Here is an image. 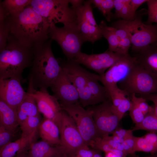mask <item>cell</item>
I'll return each instance as SVG.
<instances>
[{
  "mask_svg": "<svg viewBox=\"0 0 157 157\" xmlns=\"http://www.w3.org/2000/svg\"><path fill=\"white\" fill-rule=\"evenodd\" d=\"M148 18L146 24L157 23V0H147Z\"/></svg>",
  "mask_w": 157,
  "mask_h": 157,
  "instance_id": "obj_38",
  "label": "cell"
},
{
  "mask_svg": "<svg viewBox=\"0 0 157 157\" xmlns=\"http://www.w3.org/2000/svg\"><path fill=\"white\" fill-rule=\"evenodd\" d=\"M69 3L70 0H31L29 5L50 26L59 23L77 25L76 14Z\"/></svg>",
  "mask_w": 157,
  "mask_h": 157,
  "instance_id": "obj_4",
  "label": "cell"
},
{
  "mask_svg": "<svg viewBox=\"0 0 157 157\" xmlns=\"http://www.w3.org/2000/svg\"><path fill=\"white\" fill-rule=\"evenodd\" d=\"M133 131L143 130L151 132H157V116L154 113V109L145 116L143 120L140 123L135 124L132 129Z\"/></svg>",
  "mask_w": 157,
  "mask_h": 157,
  "instance_id": "obj_29",
  "label": "cell"
},
{
  "mask_svg": "<svg viewBox=\"0 0 157 157\" xmlns=\"http://www.w3.org/2000/svg\"><path fill=\"white\" fill-rule=\"evenodd\" d=\"M156 97H157V94H154Z\"/></svg>",
  "mask_w": 157,
  "mask_h": 157,
  "instance_id": "obj_55",
  "label": "cell"
},
{
  "mask_svg": "<svg viewBox=\"0 0 157 157\" xmlns=\"http://www.w3.org/2000/svg\"><path fill=\"white\" fill-rule=\"evenodd\" d=\"M100 76L91 73L88 78V85L97 104L111 99L107 89L98 82Z\"/></svg>",
  "mask_w": 157,
  "mask_h": 157,
  "instance_id": "obj_23",
  "label": "cell"
},
{
  "mask_svg": "<svg viewBox=\"0 0 157 157\" xmlns=\"http://www.w3.org/2000/svg\"><path fill=\"white\" fill-rule=\"evenodd\" d=\"M146 139L151 142L157 146V134L155 133L151 132L148 133L144 136Z\"/></svg>",
  "mask_w": 157,
  "mask_h": 157,
  "instance_id": "obj_48",
  "label": "cell"
},
{
  "mask_svg": "<svg viewBox=\"0 0 157 157\" xmlns=\"http://www.w3.org/2000/svg\"><path fill=\"white\" fill-rule=\"evenodd\" d=\"M112 102L113 107L116 108L119 105L123 97L128 95L123 90L116 85L108 91Z\"/></svg>",
  "mask_w": 157,
  "mask_h": 157,
  "instance_id": "obj_35",
  "label": "cell"
},
{
  "mask_svg": "<svg viewBox=\"0 0 157 157\" xmlns=\"http://www.w3.org/2000/svg\"><path fill=\"white\" fill-rule=\"evenodd\" d=\"M101 138L113 148L122 151L127 154L121 144L114 141L111 138L110 136L106 135Z\"/></svg>",
  "mask_w": 157,
  "mask_h": 157,
  "instance_id": "obj_43",
  "label": "cell"
},
{
  "mask_svg": "<svg viewBox=\"0 0 157 157\" xmlns=\"http://www.w3.org/2000/svg\"><path fill=\"white\" fill-rule=\"evenodd\" d=\"M33 57L32 48L10 33L6 47L0 51V79L18 77L22 80V73L31 67Z\"/></svg>",
  "mask_w": 157,
  "mask_h": 157,
  "instance_id": "obj_3",
  "label": "cell"
},
{
  "mask_svg": "<svg viewBox=\"0 0 157 157\" xmlns=\"http://www.w3.org/2000/svg\"><path fill=\"white\" fill-rule=\"evenodd\" d=\"M126 95L123 98L118 106L116 108L112 107L121 121L125 113L129 111L132 106V102Z\"/></svg>",
  "mask_w": 157,
  "mask_h": 157,
  "instance_id": "obj_36",
  "label": "cell"
},
{
  "mask_svg": "<svg viewBox=\"0 0 157 157\" xmlns=\"http://www.w3.org/2000/svg\"><path fill=\"white\" fill-rule=\"evenodd\" d=\"M124 55L108 50L96 54H88L81 52L73 60L84 65L101 75Z\"/></svg>",
  "mask_w": 157,
  "mask_h": 157,
  "instance_id": "obj_13",
  "label": "cell"
},
{
  "mask_svg": "<svg viewBox=\"0 0 157 157\" xmlns=\"http://www.w3.org/2000/svg\"><path fill=\"white\" fill-rule=\"evenodd\" d=\"M143 97L147 100L152 101L154 104V113L157 116V97L154 94H150L143 96Z\"/></svg>",
  "mask_w": 157,
  "mask_h": 157,
  "instance_id": "obj_47",
  "label": "cell"
},
{
  "mask_svg": "<svg viewBox=\"0 0 157 157\" xmlns=\"http://www.w3.org/2000/svg\"><path fill=\"white\" fill-rule=\"evenodd\" d=\"M131 101L135 103L145 116L154 109V107L150 106L147 100L143 97H137L135 94H131Z\"/></svg>",
  "mask_w": 157,
  "mask_h": 157,
  "instance_id": "obj_37",
  "label": "cell"
},
{
  "mask_svg": "<svg viewBox=\"0 0 157 157\" xmlns=\"http://www.w3.org/2000/svg\"><path fill=\"white\" fill-rule=\"evenodd\" d=\"M20 128L16 130L7 129L0 125V149L16 140Z\"/></svg>",
  "mask_w": 157,
  "mask_h": 157,
  "instance_id": "obj_33",
  "label": "cell"
},
{
  "mask_svg": "<svg viewBox=\"0 0 157 157\" xmlns=\"http://www.w3.org/2000/svg\"><path fill=\"white\" fill-rule=\"evenodd\" d=\"M38 131L31 135L21 136L0 149V157H14L18 154L27 151L30 146L35 142Z\"/></svg>",
  "mask_w": 157,
  "mask_h": 157,
  "instance_id": "obj_18",
  "label": "cell"
},
{
  "mask_svg": "<svg viewBox=\"0 0 157 157\" xmlns=\"http://www.w3.org/2000/svg\"><path fill=\"white\" fill-rule=\"evenodd\" d=\"M136 63L135 56L132 57L129 53L124 55L104 74L100 75L99 81L109 91L117 85L118 83L123 81L127 78Z\"/></svg>",
  "mask_w": 157,
  "mask_h": 157,
  "instance_id": "obj_12",
  "label": "cell"
},
{
  "mask_svg": "<svg viewBox=\"0 0 157 157\" xmlns=\"http://www.w3.org/2000/svg\"><path fill=\"white\" fill-rule=\"evenodd\" d=\"M30 93L35 99L40 113L43 115L44 117L53 121L59 128L63 110L58 100L53 95H50L47 90H35Z\"/></svg>",
  "mask_w": 157,
  "mask_h": 157,
  "instance_id": "obj_14",
  "label": "cell"
},
{
  "mask_svg": "<svg viewBox=\"0 0 157 157\" xmlns=\"http://www.w3.org/2000/svg\"><path fill=\"white\" fill-rule=\"evenodd\" d=\"M88 109L92 112L98 137L112 134L118 128L120 120L112 108L111 99Z\"/></svg>",
  "mask_w": 157,
  "mask_h": 157,
  "instance_id": "obj_10",
  "label": "cell"
},
{
  "mask_svg": "<svg viewBox=\"0 0 157 157\" xmlns=\"http://www.w3.org/2000/svg\"><path fill=\"white\" fill-rule=\"evenodd\" d=\"M147 0H130V3L131 6L135 12L138 8L142 4L146 2Z\"/></svg>",
  "mask_w": 157,
  "mask_h": 157,
  "instance_id": "obj_46",
  "label": "cell"
},
{
  "mask_svg": "<svg viewBox=\"0 0 157 157\" xmlns=\"http://www.w3.org/2000/svg\"><path fill=\"white\" fill-rule=\"evenodd\" d=\"M42 120L40 115L28 117L26 120L19 126L21 136H28L38 131Z\"/></svg>",
  "mask_w": 157,
  "mask_h": 157,
  "instance_id": "obj_30",
  "label": "cell"
},
{
  "mask_svg": "<svg viewBox=\"0 0 157 157\" xmlns=\"http://www.w3.org/2000/svg\"><path fill=\"white\" fill-rule=\"evenodd\" d=\"M131 46V36L121 39L116 52L126 55L128 54V51Z\"/></svg>",
  "mask_w": 157,
  "mask_h": 157,
  "instance_id": "obj_42",
  "label": "cell"
},
{
  "mask_svg": "<svg viewBox=\"0 0 157 157\" xmlns=\"http://www.w3.org/2000/svg\"><path fill=\"white\" fill-rule=\"evenodd\" d=\"M38 133L42 140L50 144L60 145V129L53 121L44 117L38 128Z\"/></svg>",
  "mask_w": 157,
  "mask_h": 157,
  "instance_id": "obj_19",
  "label": "cell"
},
{
  "mask_svg": "<svg viewBox=\"0 0 157 157\" xmlns=\"http://www.w3.org/2000/svg\"><path fill=\"white\" fill-rule=\"evenodd\" d=\"M110 137L114 141L121 144L123 142L124 140V139L120 138L117 135H112L110 136Z\"/></svg>",
  "mask_w": 157,
  "mask_h": 157,
  "instance_id": "obj_49",
  "label": "cell"
},
{
  "mask_svg": "<svg viewBox=\"0 0 157 157\" xmlns=\"http://www.w3.org/2000/svg\"><path fill=\"white\" fill-rule=\"evenodd\" d=\"M93 157H102L101 155L99 153L95 151Z\"/></svg>",
  "mask_w": 157,
  "mask_h": 157,
  "instance_id": "obj_53",
  "label": "cell"
},
{
  "mask_svg": "<svg viewBox=\"0 0 157 157\" xmlns=\"http://www.w3.org/2000/svg\"><path fill=\"white\" fill-rule=\"evenodd\" d=\"M128 156H129V157H140L136 155L135 153L129 155ZM144 157H157V154H151V155Z\"/></svg>",
  "mask_w": 157,
  "mask_h": 157,
  "instance_id": "obj_50",
  "label": "cell"
},
{
  "mask_svg": "<svg viewBox=\"0 0 157 157\" xmlns=\"http://www.w3.org/2000/svg\"><path fill=\"white\" fill-rule=\"evenodd\" d=\"M141 15H137L133 21L119 20L114 22L112 27L116 29V34L119 40L129 36L132 32L142 23Z\"/></svg>",
  "mask_w": 157,
  "mask_h": 157,
  "instance_id": "obj_24",
  "label": "cell"
},
{
  "mask_svg": "<svg viewBox=\"0 0 157 157\" xmlns=\"http://www.w3.org/2000/svg\"><path fill=\"white\" fill-rule=\"evenodd\" d=\"M97 150L105 153L111 152L119 157H126L124 152L112 148L101 137H97L90 143L89 145Z\"/></svg>",
  "mask_w": 157,
  "mask_h": 157,
  "instance_id": "obj_31",
  "label": "cell"
},
{
  "mask_svg": "<svg viewBox=\"0 0 157 157\" xmlns=\"http://www.w3.org/2000/svg\"><path fill=\"white\" fill-rule=\"evenodd\" d=\"M59 129L60 146L67 157H72L86 144L72 118L63 110Z\"/></svg>",
  "mask_w": 157,
  "mask_h": 157,
  "instance_id": "obj_11",
  "label": "cell"
},
{
  "mask_svg": "<svg viewBox=\"0 0 157 157\" xmlns=\"http://www.w3.org/2000/svg\"><path fill=\"white\" fill-rule=\"evenodd\" d=\"M8 17L10 33L24 45L32 48L49 38L50 25L29 5L18 14Z\"/></svg>",
  "mask_w": 157,
  "mask_h": 157,
  "instance_id": "obj_2",
  "label": "cell"
},
{
  "mask_svg": "<svg viewBox=\"0 0 157 157\" xmlns=\"http://www.w3.org/2000/svg\"><path fill=\"white\" fill-rule=\"evenodd\" d=\"M50 87L53 93V95L60 101V104H79L78 92L62 68L59 75Z\"/></svg>",
  "mask_w": 157,
  "mask_h": 157,
  "instance_id": "obj_15",
  "label": "cell"
},
{
  "mask_svg": "<svg viewBox=\"0 0 157 157\" xmlns=\"http://www.w3.org/2000/svg\"><path fill=\"white\" fill-rule=\"evenodd\" d=\"M70 3L75 11L77 26L85 42L93 43L101 39L103 36L94 17L90 0H70Z\"/></svg>",
  "mask_w": 157,
  "mask_h": 157,
  "instance_id": "obj_5",
  "label": "cell"
},
{
  "mask_svg": "<svg viewBox=\"0 0 157 157\" xmlns=\"http://www.w3.org/2000/svg\"><path fill=\"white\" fill-rule=\"evenodd\" d=\"M135 57L138 64L157 78V43L142 51Z\"/></svg>",
  "mask_w": 157,
  "mask_h": 157,
  "instance_id": "obj_21",
  "label": "cell"
},
{
  "mask_svg": "<svg viewBox=\"0 0 157 157\" xmlns=\"http://www.w3.org/2000/svg\"><path fill=\"white\" fill-rule=\"evenodd\" d=\"M26 153L28 157H60L65 154L60 146H52L42 140L33 143Z\"/></svg>",
  "mask_w": 157,
  "mask_h": 157,
  "instance_id": "obj_20",
  "label": "cell"
},
{
  "mask_svg": "<svg viewBox=\"0 0 157 157\" xmlns=\"http://www.w3.org/2000/svg\"><path fill=\"white\" fill-rule=\"evenodd\" d=\"M49 32V38L59 44L68 60H73L81 52L85 41L77 25L58 27L52 25Z\"/></svg>",
  "mask_w": 157,
  "mask_h": 157,
  "instance_id": "obj_6",
  "label": "cell"
},
{
  "mask_svg": "<svg viewBox=\"0 0 157 157\" xmlns=\"http://www.w3.org/2000/svg\"><path fill=\"white\" fill-rule=\"evenodd\" d=\"M126 0H114L115 13L113 15L117 18H119L121 11L124 6Z\"/></svg>",
  "mask_w": 157,
  "mask_h": 157,
  "instance_id": "obj_45",
  "label": "cell"
},
{
  "mask_svg": "<svg viewBox=\"0 0 157 157\" xmlns=\"http://www.w3.org/2000/svg\"><path fill=\"white\" fill-rule=\"evenodd\" d=\"M132 50L138 53L157 43V24L143 22L130 35Z\"/></svg>",
  "mask_w": 157,
  "mask_h": 157,
  "instance_id": "obj_17",
  "label": "cell"
},
{
  "mask_svg": "<svg viewBox=\"0 0 157 157\" xmlns=\"http://www.w3.org/2000/svg\"><path fill=\"white\" fill-rule=\"evenodd\" d=\"M60 157H67V156L65 154H64L61 156Z\"/></svg>",
  "mask_w": 157,
  "mask_h": 157,
  "instance_id": "obj_54",
  "label": "cell"
},
{
  "mask_svg": "<svg viewBox=\"0 0 157 157\" xmlns=\"http://www.w3.org/2000/svg\"><path fill=\"white\" fill-rule=\"evenodd\" d=\"M132 130H126L121 128H118L112 134L117 135L124 140L133 134Z\"/></svg>",
  "mask_w": 157,
  "mask_h": 157,
  "instance_id": "obj_44",
  "label": "cell"
},
{
  "mask_svg": "<svg viewBox=\"0 0 157 157\" xmlns=\"http://www.w3.org/2000/svg\"><path fill=\"white\" fill-rule=\"evenodd\" d=\"M130 1V0H126L120 15L119 18L125 21H133L135 19L137 15L131 6Z\"/></svg>",
  "mask_w": 157,
  "mask_h": 157,
  "instance_id": "obj_39",
  "label": "cell"
},
{
  "mask_svg": "<svg viewBox=\"0 0 157 157\" xmlns=\"http://www.w3.org/2000/svg\"><path fill=\"white\" fill-rule=\"evenodd\" d=\"M27 94L17 109V113L28 117L40 115L38 106L32 93L27 92Z\"/></svg>",
  "mask_w": 157,
  "mask_h": 157,
  "instance_id": "obj_25",
  "label": "cell"
},
{
  "mask_svg": "<svg viewBox=\"0 0 157 157\" xmlns=\"http://www.w3.org/2000/svg\"><path fill=\"white\" fill-rule=\"evenodd\" d=\"M18 77L0 79V99L17 110L27 95Z\"/></svg>",
  "mask_w": 157,
  "mask_h": 157,
  "instance_id": "obj_16",
  "label": "cell"
},
{
  "mask_svg": "<svg viewBox=\"0 0 157 157\" xmlns=\"http://www.w3.org/2000/svg\"><path fill=\"white\" fill-rule=\"evenodd\" d=\"M0 125L12 130L19 129L17 110L0 99Z\"/></svg>",
  "mask_w": 157,
  "mask_h": 157,
  "instance_id": "obj_22",
  "label": "cell"
},
{
  "mask_svg": "<svg viewBox=\"0 0 157 157\" xmlns=\"http://www.w3.org/2000/svg\"><path fill=\"white\" fill-rule=\"evenodd\" d=\"M61 108L72 118L85 143L89 145L98 137L92 111L85 109L79 104H60Z\"/></svg>",
  "mask_w": 157,
  "mask_h": 157,
  "instance_id": "obj_9",
  "label": "cell"
},
{
  "mask_svg": "<svg viewBox=\"0 0 157 157\" xmlns=\"http://www.w3.org/2000/svg\"><path fill=\"white\" fill-rule=\"evenodd\" d=\"M49 38L35 44L32 48L33 59L28 76L27 91L39 88L47 90L60 73L62 68L54 56Z\"/></svg>",
  "mask_w": 157,
  "mask_h": 157,
  "instance_id": "obj_1",
  "label": "cell"
},
{
  "mask_svg": "<svg viewBox=\"0 0 157 157\" xmlns=\"http://www.w3.org/2000/svg\"><path fill=\"white\" fill-rule=\"evenodd\" d=\"M90 1L101 12L108 21H111L113 17V14L111 12V10L114 8V0H90Z\"/></svg>",
  "mask_w": 157,
  "mask_h": 157,
  "instance_id": "obj_32",
  "label": "cell"
},
{
  "mask_svg": "<svg viewBox=\"0 0 157 157\" xmlns=\"http://www.w3.org/2000/svg\"><path fill=\"white\" fill-rule=\"evenodd\" d=\"M121 144L128 155L135 153L136 137L134 136L133 134L125 138Z\"/></svg>",
  "mask_w": 157,
  "mask_h": 157,
  "instance_id": "obj_40",
  "label": "cell"
},
{
  "mask_svg": "<svg viewBox=\"0 0 157 157\" xmlns=\"http://www.w3.org/2000/svg\"><path fill=\"white\" fill-rule=\"evenodd\" d=\"M10 33L8 15L0 5V51L6 47Z\"/></svg>",
  "mask_w": 157,
  "mask_h": 157,
  "instance_id": "obj_28",
  "label": "cell"
},
{
  "mask_svg": "<svg viewBox=\"0 0 157 157\" xmlns=\"http://www.w3.org/2000/svg\"><path fill=\"white\" fill-rule=\"evenodd\" d=\"M26 152L27 151H24L19 153L14 157H28Z\"/></svg>",
  "mask_w": 157,
  "mask_h": 157,
  "instance_id": "obj_51",
  "label": "cell"
},
{
  "mask_svg": "<svg viewBox=\"0 0 157 157\" xmlns=\"http://www.w3.org/2000/svg\"><path fill=\"white\" fill-rule=\"evenodd\" d=\"M135 152L142 151L154 154L157 153V146L143 137H136Z\"/></svg>",
  "mask_w": 157,
  "mask_h": 157,
  "instance_id": "obj_34",
  "label": "cell"
},
{
  "mask_svg": "<svg viewBox=\"0 0 157 157\" xmlns=\"http://www.w3.org/2000/svg\"><path fill=\"white\" fill-rule=\"evenodd\" d=\"M131 102L132 105L129 111V114L133 122L135 124H138L143 120L145 115L137 106L133 102Z\"/></svg>",
  "mask_w": 157,
  "mask_h": 157,
  "instance_id": "obj_41",
  "label": "cell"
},
{
  "mask_svg": "<svg viewBox=\"0 0 157 157\" xmlns=\"http://www.w3.org/2000/svg\"><path fill=\"white\" fill-rule=\"evenodd\" d=\"M31 0H5L0 1L1 5L8 15H16L30 4Z\"/></svg>",
  "mask_w": 157,
  "mask_h": 157,
  "instance_id": "obj_27",
  "label": "cell"
},
{
  "mask_svg": "<svg viewBox=\"0 0 157 157\" xmlns=\"http://www.w3.org/2000/svg\"><path fill=\"white\" fill-rule=\"evenodd\" d=\"M61 66L78 92L79 104L83 107L97 104L88 85V78L91 73L73 60H68Z\"/></svg>",
  "mask_w": 157,
  "mask_h": 157,
  "instance_id": "obj_8",
  "label": "cell"
},
{
  "mask_svg": "<svg viewBox=\"0 0 157 157\" xmlns=\"http://www.w3.org/2000/svg\"><path fill=\"white\" fill-rule=\"evenodd\" d=\"M121 83L127 94L157 95V78L136 62L127 78Z\"/></svg>",
  "mask_w": 157,
  "mask_h": 157,
  "instance_id": "obj_7",
  "label": "cell"
},
{
  "mask_svg": "<svg viewBox=\"0 0 157 157\" xmlns=\"http://www.w3.org/2000/svg\"><path fill=\"white\" fill-rule=\"evenodd\" d=\"M105 157H119L111 152L105 153Z\"/></svg>",
  "mask_w": 157,
  "mask_h": 157,
  "instance_id": "obj_52",
  "label": "cell"
},
{
  "mask_svg": "<svg viewBox=\"0 0 157 157\" xmlns=\"http://www.w3.org/2000/svg\"><path fill=\"white\" fill-rule=\"evenodd\" d=\"M103 36L107 40L108 50L116 52L118 48L119 40L116 34V29L112 26H108L105 21H101L99 25Z\"/></svg>",
  "mask_w": 157,
  "mask_h": 157,
  "instance_id": "obj_26",
  "label": "cell"
}]
</instances>
